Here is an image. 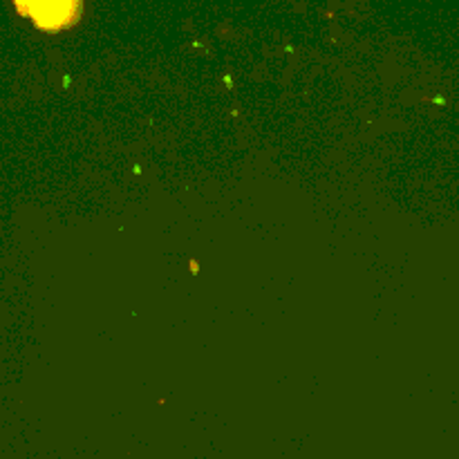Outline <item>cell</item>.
<instances>
[{
    "label": "cell",
    "instance_id": "6da1fadb",
    "mask_svg": "<svg viewBox=\"0 0 459 459\" xmlns=\"http://www.w3.org/2000/svg\"><path fill=\"white\" fill-rule=\"evenodd\" d=\"M22 16L31 18L40 30H65L79 18L83 0H13Z\"/></svg>",
    "mask_w": 459,
    "mask_h": 459
}]
</instances>
